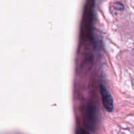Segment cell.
<instances>
[{
  "label": "cell",
  "instance_id": "obj_1",
  "mask_svg": "<svg viewBox=\"0 0 134 134\" xmlns=\"http://www.w3.org/2000/svg\"><path fill=\"white\" fill-rule=\"evenodd\" d=\"M84 121L86 126L88 128L92 130L95 125L96 113L95 110L92 105L88 103L83 109Z\"/></svg>",
  "mask_w": 134,
  "mask_h": 134
},
{
  "label": "cell",
  "instance_id": "obj_2",
  "mask_svg": "<svg viewBox=\"0 0 134 134\" xmlns=\"http://www.w3.org/2000/svg\"><path fill=\"white\" fill-rule=\"evenodd\" d=\"M100 93L103 107L108 112H112L114 109V103L112 96L104 85L100 86Z\"/></svg>",
  "mask_w": 134,
  "mask_h": 134
},
{
  "label": "cell",
  "instance_id": "obj_3",
  "mask_svg": "<svg viewBox=\"0 0 134 134\" xmlns=\"http://www.w3.org/2000/svg\"><path fill=\"white\" fill-rule=\"evenodd\" d=\"M115 8L117 9V10H120L124 9V6H123V5L121 3L116 2L115 3Z\"/></svg>",
  "mask_w": 134,
  "mask_h": 134
},
{
  "label": "cell",
  "instance_id": "obj_4",
  "mask_svg": "<svg viewBox=\"0 0 134 134\" xmlns=\"http://www.w3.org/2000/svg\"><path fill=\"white\" fill-rule=\"evenodd\" d=\"M77 134H88V133L85 130L82 129V128H79V129L77 130Z\"/></svg>",
  "mask_w": 134,
  "mask_h": 134
}]
</instances>
